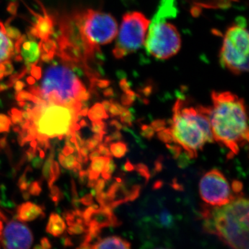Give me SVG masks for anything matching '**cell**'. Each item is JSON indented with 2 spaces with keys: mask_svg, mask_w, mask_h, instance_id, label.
Wrapping results in <instances>:
<instances>
[{
  "mask_svg": "<svg viewBox=\"0 0 249 249\" xmlns=\"http://www.w3.org/2000/svg\"><path fill=\"white\" fill-rule=\"evenodd\" d=\"M74 152V150L71 147L65 145L64 148L62 149V154L65 156H69L72 155Z\"/></svg>",
  "mask_w": 249,
  "mask_h": 249,
  "instance_id": "obj_50",
  "label": "cell"
},
{
  "mask_svg": "<svg viewBox=\"0 0 249 249\" xmlns=\"http://www.w3.org/2000/svg\"><path fill=\"white\" fill-rule=\"evenodd\" d=\"M111 157H98L93 159L88 171V177L89 180H97L100 174L103 171L106 163Z\"/></svg>",
  "mask_w": 249,
  "mask_h": 249,
  "instance_id": "obj_17",
  "label": "cell"
},
{
  "mask_svg": "<svg viewBox=\"0 0 249 249\" xmlns=\"http://www.w3.org/2000/svg\"><path fill=\"white\" fill-rule=\"evenodd\" d=\"M8 147L7 138L6 136L0 138V152L6 150Z\"/></svg>",
  "mask_w": 249,
  "mask_h": 249,
  "instance_id": "obj_47",
  "label": "cell"
},
{
  "mask_svg": "<svg viewBox=\"0 0 249 249\" xmlns=\"http://www.w3.org/2000/svg\"><path fill=\"white\" fill-rule=\"evenodd\" d=\"M78 176V181L81 185H85V183L88 182V180L89 179L88 170H80Z\"/></svg>",
  "mask_w": 249,
  "mask_h": 249,
  "instance_id": "obj_40",
  "label": "cell"
},
{
  "mask_svg": "<svg viewBox=\"0 0 249 249\" xmlns=\"http://www.w3.org/2000/svg\"><path fill=\"white\" fill-rule=\"evenodd\" d=\"M50 196L51 199L55 203V206H58L59 202L63 199L64 194L60 191V188L56 186H52L50 188Z\"/></svg>",
  "mask_w": 249,
  "mask_h": 249,
  "instance_id": "obj_23",
  "label": "cell"
},
{
  "mask_svg": "<svg viewBox=\"0 0 249 249\" xmlns=\"http://www.w3.org/2000/svg\"><path fill=\"white\" fill-rule=\"evenodd\" d=\"M199 194L205 203L212 206H224L234 197L229 181L217 169L211 170L201 178Z\"/></svg>",
  "mask_w": 249,
  "mask_h": 249,
  "instance_id": "obj_10",
  "label": "cell"
},
{
  "mask_svg": "<svg viewBox=\"0 0 249 249\" xmlns=\"http://www.w3.org/2000/svg\"><path fill=\"white\" fill-rule=\"evenodd\" d=\"M201 215L205 231L217 235L231 248L249 249V200L243 195L224 206L205 205Z\"/></svg>",
  "mask_w": 249,
  "mask_h": 249,
  "instance_id": "obj_2",
  "label": "cell"
},
{
  "mask_svg": "<svg viewBox=\"0 0 249 249\" xmlns=\"http://www.w3.org/2000/svg\"><path fill=\"white\" fill-rule=\"evenodd\" d=\"M150 125L155 132H160V131L164 129L166 127V121L163 120V119H158V120L152 122Z\"/></svg>",
  "mask_w": 249,
  "mask_h": 249,
  "instance_id": "obj_35",
  "label": "cell"
},
{
  "mask_svg": "<svg viewBox=\"0 0 249 249\" xmlns=\"http://www.w3.org/2000/svg\"><path fill=\"white\" fill-rule=\"evenodd\" d=\"M162 186H163V182L160 181H157L154 184L153 188L154 189H160V188H161Z\"/></svg>",
  "mask_w": 249,
  "mask_h": 249,
  "instance_id": "obj_57",
  "label": "cell"
},
{
  "mask_svg": "<svg viewBox=\"0 0 249 249\" xmlns=\"http://www.w3.org/2000/svg\"><path fill=\"white\" fill-rule=\"evenodd\" d=\"M0 241L4 249H27L32 245L34 236L26 224L11 221L7 222Z\"/></svg>",
  "mask_w": 249,
  "mask_h": 249,
  "instance_id": "obj_11",
  "label": "cell"
},
{
  "mask_svg": "<svg viewBox=\"0 0 249 249\" xmlns=\"http://www.w3.org/2000/svg\"><path fill=\"white\" fill-rule=\"evenodd\" d=\"M97 147V150L99 152L100 155H103V157H111V152L108 149L107 145H106L105 143H101V142Z\"/></svg>",
  "mask_w": 249,
  "mask_h": 249,
  "instance_id": "obj_39",
  "label": "cell"
},
{
  "mask_svg": "<svg viewBox=\"0 0 249 249\" xmlns=\"http://www.w3.org/2000/svg\"><path fill=\"white\" fill-rule=\"evenodd\" d=\"M116 165L114 163V160L109 159L107 163H106V166L103 168L102 173V177L105 180H109L111 178V175L115 171Z\"/></svg>",
  "mask_w": 249,
  "mask_h": 249,
  "instance_id": "obj_22",
  "label": "cell"
},
{
  "mask_svg": "<svg viewBox=\"0 0 249 249\" xmlns=\"http://www.w3.org/2000/svg\"><path fill=\"white\" fill-rule=\"evenodd\" d=\"M232 191H233L235 194H239V193L242 191L243 183L240 181H237V180H234L232 183Z\"/></svg>",
  "mask_w": 249,
  "mask_h": 249,
  "instance_id": "obj_43",
  "label": "cell"
},
{
  "mask_svg": "<svg viewBox=\"0 0 249 249\" xmlns=\"http://www.w3.org/2000/svg\"><path fill=\"white\" fill-rule=\"evenodd\" d=\"M211 98L207 115L214 141L237 155L249 138L245 101L229 91H213Z\"/></svg>",
  "mask_w": 249,
  "mask_h": 249,
  "instance_id": "obj_1",
  "label": "cell"
},
{
  "mask_svg": "<svg viewBox=\"0 0 249 249\" xmlns=\"http://www.w3.org/2000/svg\"><path fill=\"white\" fill-rule=\"evenodd\" d=\"M162 168H163V165H162L161 160H157L155 162V171L157 172V173H160V172L161 171Z\"/></svg>",
  "mask_w": 249,
  "mask_h": 249,
  "instance_id": "obj_52",
  "label": "cell"
},
{
  "mask_svg": "<svg viewBox=\"0 0 249 249\" xmlns=\"http://www.w3.org/2000/svg\"><path fill=\"white\" fill-rule=\"evenodd\" d=\"M105 186H106V180L104 178H100L96 182L95 184L94 189L96 191V194L101 193L104 189Z\"/></svg>",
  "mask_w": 249,
  "mask_h": 249,
  "instance_id": "obj_42",
  "label": "cell"
},
{
  "mask_svg": "<svg viewBox=\"0 0 249 249\" xmlns=\"http://www.w3.org/2000/svg\"><path fill=\"white\" fill-rule=\"evenodd\" d=\"M22 55L28 63H34L40 57V47L35 42H28L22 46Z\"/></svg>",
  "mask_w": 249,
  "mask_h": 249,
  "instance_id": "obj_16",
  "label": "cell"
},
{
  "mask_svg": "<svg viewBox=\"0 0 249 249\" xmlns=\"http://www.w3.org/2000/svg\"><path fill=\"white\" fill-rule=\"evenodd\" d=\"M66 229V224L58 214L52 213L49 217V222L46 228V231L51 235L58 237L61 235Z\"/></svg>",
  "mask_w": 249,
  "mask_h": 249,
  "instance_id": "obj_15",
  "label": "cell"
},
{
  "mask_svg": "<svg viewBox=\"0 0 249 249\" xmlns=\"http://www.w3.org/2000/svg\"><path fill=\"white\" fill-rule=\"evenodd\" d=\"M167 148L169 150V151L171 152L172 155L173 156V158L175 160H178L179 155H181V152H182V148L181 146L178 145V144H166Z\"/></svg>",
  "mask_w": 249,
  "mask_h": 249,
  "instance_id": "obj_33",
  "label": "cell"
},
{
  "mask_svg": "<svg viewBox=\"0 0 249 249\" xmlns=\"http://www.w3.org/2000/svg\"><path fill=\"white\" fill-rule=\"evenodd\" d=\"M60 175V168L59 166L58 162L53 160L52 164V168H51V176L49 178L48 182L49 188L53 186V183L55 182Z\"/></svg>",
  "mask_w": 249,
  "mask_h": 249,
  "instance_id": "obj_20",
  "label": "cell"
},
{
  "mask_svg": "<svg viewBox=\"0 0 249 249\" xmlns=\"http://www.w3.org/2000/svg\"><path fill=\"white\" fill-rule=\"evenodd\" d=\"M80 37L88 53L115 40L119 24L111 14L89 9L78 17Z\"/></svg>",
  "mask_w": 249,
  "mask_h": 249,
  "instance_id": "obj_5",
  "label": "cell"
},
{
  "mask_svg": "<svg viewBox=\"0 0 249 249\" xmlns=\"http://www.w3.org/2000/svg\"><path fill=\"white\" fill-rule=\"evenodd\" d=\"M88 115L91 121H102L103 119H107L109 118L104 107L100 103H96L88 110Z\"/></svg>",
  "mask_w": 249,
  "mask_h": 249,
  "instance_id": "obj_18",
  "label": "cell"
},
{
  "mask_svg": "<svg viewBox=\"0 0 249 249\" xmlns=\"http://www.w3.org/2000/svg\"><path fill=\"white\" fill-rule=\"evenodd\" d=\"M31 164H32V166L34 167L36 169H40L41 166H42V164H43V160L41 159L40 157H34L32 160H31Z\"/></svg>",
  "mask_w": 249,
  "mask_h": 249,
  "instance_id": "obj_45",
  "label": "cell"
},
{
  "mask_svg": "<svg viewBox=\"0 0 249 249\" xmlns=\"http://www.w3.org/2000/svg\"><path fill=\"white\" fill-rule=\"evenodd\" d=\"M34 249H41L42 248V247H41V246H40V245H36V246H35V247H34Z\"/></svg>",
  "mask_w": 249,
  "mask_h": 249,
  "instance_id": "obj_64",
  "label": "cell"
},
{
  "mask_svg": "<svg viewBox=\"0 0 249 249\" xmlns=\"http://www.w3.org/2000/svg\"><path fill=\"white\" fill-rule=\"evenodd\" d=\"M91 130L95 134H107L106 124L102 121H92Z\"/></svg>",
  "mask_w": 249,
  "mask_h": 249,
  "instance_id": "obj_28",
  "label": "cell"
},
{
  "mask_svg": "<svg viewBox=\"0 0 249 249\" xmlns=\"http://www.w3.org/2000/svg\"><path fill=\"white\" fill-rule=\"evenodd\" d=\"M206 107L188 106L182 99H178L173 107L170 127L174 142L184 149L190 158L197 157L206 142H214Z\"/></svg>",
  "mask_w": 249,
  "mask_h": 249,
  "instance_id": "obj_3",
  "label": "cell"
},
{
  "mask_svg": "<svg viewBox=\"0 0 249 249\" xmlns=\"http://www.w3.org/2000/svg\"><path fill=\"white\" fill-rule=\"evenodd\" d=\"M79 125H80V127H87V126H88V124L86 121L82 120V121H80Z\"/></svg>",
  "mask_w": 249,
  "mask_h": 249,
  "instance_id": "obj_61",
  "label": "cell"
},
{
  "mask_svg": "<svg viewBox=\"0 0 249 249\" xmlns=\"http://www.w3.org/2000/svg\"><path fill=\"white\" fill-rule=\"evenodd\" d=\"M111 126H113V127H115L117 130H121V129H123L122 124H121L120 122L116 120H113L110 121Z\"/></svg>",
  "mask_w": 249,
  "mask_h": 249,
  "instance_id": "obj_51",
  "label": "cell"
},
{
  "mask_svg": "<svg viewBox=\"0 0 249 249\" xmlns=\"http://www.w3.org/2000/svg\"><path fill=\"white\" fill-rule=\"evenodd\" d=\"M122 139V134L119 132V130L116 131V132H113L111 135L108 136L105 139V144L107 145V144L110 143L113 141L120 140Z\"/></svg>",
  "mask_w": 249,
  "mask_h": 249,
  "instance_id": "obj_37",
  "label": "cell"
},
{
  "mask_svg": "<svg viewBox=\"0 0 249 249\" xmlns=\"http://www.w3.org/2000/svg\"><path fill=\"white\" fill-rule=\"evenodd\" d=\"M121 121L123 124H127L129 126L132 125V121H133V116L130 114V112L127 109H124L120 114Z\"/></svg>",
  "mask_w": 249,
  "mask_h": 249,
  "instance_id": "obj_34",
  "label": "cell"
},
{
  "mask_svg": "<svg viewBox=\"0 0 249 249\" xmlns=\"http://www.w3.org/2000/svg\"><path fill=\"white\" fill-rule=\"evenodd\" d=\"M76 161V158L74 155H69L68 157H65V168L69 170L73 169L75 163Z\"/></svg>",
  "mask_w": 249,
  "mask_h": 249,
  "instance_id": "obj_36",
  "label": "cell"
},
{
  "mask_svg": "<svg viewBox=\"0 0 249 249\" xmlns=\"http://www.w3.org/2000/svg\"><path fill=\"white\" fill-rule=\"evenodd\" d=\"M173 187L175 190H178V191H182L183 190L182 186L178 183H173Z\"/></svg>",
  "mask_w": 249,
  "mask_h": 249,
  "instance_id": "obj_59",
  "label": "cell"
},
{
  "mask_svg": "<svg viewBox=\"0 0 249 249\" xmlns=\"http://www.w3.org/2000/svg\"><path fill=\"white\" fill-rule=\"evenodd\" d=\"M96 180H89V181H88V186L89 187V188H94L95 184H96Z\"/></svg>",
  "mask_w": 249,
  "mask_h": 249,
  "instance_id": "obj_60",
  "label": "cell"
},
{
  "mask_svg": "<svg viewBox=\"0 0 249 249\" xmlns=\"http://www.w3.org/2000/svg\"><path fill=\"white\" fill-rule=\"evenodd\" d=\"M43 206H37L34 203L26 202L18 206L15 219L20 222H31L39 217H45Z\"/></svg>",
  "mask_w": 249,
  "mask_h": 249,
  "instance_id": "obj_12",
  "label": "cell"
},
{
  "mask_svg": "<svg viewBox=\"0 0 249 249\" xmlns=\"http://www.w3.org/2000/svg\"><path fill=\"white\" fill-rule=\"evenodd\" d=\"M110 150L111 155L116 158H121L127 152V144L122 142H114L110 145Z\"/></svg>",
  "mask_w": 249,
  "mask_h": 249,
  "instance_id": "obj_19",
  "label": "cell"
},
{
  "mask_svg": "<svg viewBox=\"0 0 249 249\" xmlns=\"http://www.w3.org/2000/svg\"><path fill=\"white\" fill-rule=\"evenodd\" d=\"M10 119L11 123L14 124H19L23 121L22 115V111L18 110V109L14 108L9 111Z\"/></svg>",
  "mask_w": 249,
  "mask_h": 249,
  "instance_id": "obj_29",
  "label": "cell"
},
{
  "mask_svg": "<svg viewBox=\"0 0 249 249\" xmlns=\"http://www.w3.org/2000/svg\"><path fill=\"white\" fill-rule=\"evenodd\" d=\"M0 220L2 221V222H8V218L6 217V214L2 212V211L0 210Z\"/></svg>",
  "mask_w": 249,
  "mask_h": 249,
  "instance_id": "obj_56",
  "label": "cell"
},
{
  "mask_svg": "<svg viewBox=\"0 0 249 249\" xmlns=\"http://www.w3.org/2000/svg\"><path fill=\"white\" fill-rule=\"evenodd\" d=\"M131 245L127 241L118 236H111L107 238L99 239L91 249H130Z\"/></svg>",
  "mask_w": 249,
  "mask_h": 249,
  "instance_id": "obj_14",
  "label": "cell"
},
{
  "mask_svg": "<svg viewBox=\"0 0 249 249\" xmlns=\"http://www.w3.org/2000/svg\"><path fill=\"white\" fill-rule=\"evenodd\" d=\"M80 203L85 206H89L93 203V196L91 194H88L80 199Z\"/></svg>",
  "mask_w": 249,
  "mask_h": 249,
  "instance_id": "obj_44",
  "label": "cell"
},
{
  "mask_svg": "<svg viewBox=\"0 0 249 249\" xmlns=\"http://www.w3.org/2000/svg\"><path fill=\"white\" fill-rule=\"evenodd\" d=\"M89 155V157H89V160H93V159L96 158V157H100L101 155H100L99 152H98L97 149H95Z\"/></svg>",
  "mask_w": 249,
  "mask_h": 249,
  "instance_id": "obj_53",
  "label": "cell"
},
{
  "mask_svg": "<svg viewBox=\"0 0 249 249\" xmlns=\"http://www.w3.org/2000/svg\"><path fill=\"white\" fill-rule=\"evenodd\" d=\"M155 131L151 127V125H147V124H142V132L141 134L144 138L149 139H152L155 135Z\"/></svg>",
  "mask_w": 249,
  "mask_h": 249,
  "instance_id": "obj_32",
  "label": "cell"
},
{
  "mask_svg": "<svg viewBox=\"0 0 249 249\" xmlns=\"http://www.w3.org/2000/svg\"><path fill=\"white\" fill-rule=\"evenodd\" d=\"M58 160L59 161H60V164H61L62 168H65V156L63 155L62 153L59 154L58 156Z\"/></svg>",
  "mask_w": 249,
  "mask_h": 249,
  "instance_id": "obj_55",
  "label": "cell"
},
{
  "mask_svg": "<svg viewBox=\"0 0 249 249\" xmlns=\"http://www.w3.org/2000/svg\"><path fill=\"white\" fill-rule=\"evenodd\" d=\"M41 116L37 124V132L49 139L65 136L72 124H76L83 117L79 110L61 105L47 102L41 103Z\"/></svg>",
  "mask_w": 249,
  "mask_h": 249,
  "instance_id": "obj_9",
  "label": "cell"
},
{
  "mask_svg": "<svg viewBox=\"0 0 249 249\" xmlns=\"http://www.w3.org/2000/svg\"><path fill=\"white\" fill-rule=\"evenodd\" d=\"M36 155H37V149L33 148L32 147H31L26 152L24 157H25L27 161L30 162L34 157H36Z\"/></svg>",
  "mask_w": 249,
  "mask_h": 249,
  "instance_id": "obj_41",
  "label": "cell"
},
{
  "mask_svg": "<svg viewBox=\"0 0 249 249\" xmlns=\"http://www.w3.org/2000/svg\"><path fill=\"white\" fill-rule=\"evenodd\" d=\"M141 186L138 185L134 186L129 191H127L124 199V202L129 201H134L139 197L140 195Z\"/></svg>",
  "mask_w": 249,
  "mask_h": 249,
  "instance_id": "obj_27",
  "label": "cell"
},
{
  "mask_svg": "<svg viewBox=\"0 0 249 249\" xmlns=\"http://www.w3.org/2000/svg\"><path fill=\"white\" fill-rule=\"evenodd\" d=\"M160 222L162 225L165 227H171L173 223V217L169 211L167 209H163L160 214Z\"/></svg>",
  "mask_w": 249,
  "mask_h": 249,
  "instance_id": "obj_25",
  "label": "cell"
},
{
  "mask_svg": "<svg viewBox=\"0 0 249 249\" xmlns=\"http://www.w3.org/2000/svg\"><path fill=\"white\" fill-rule=\"evenodd\" d=\"M134 168L138 172L139 175H142V178H145L146 182L149 181L150 178V174L146 165L142 164V163H139V164L134 167Z\"/></svg>",
  "mask_w": 249,
  "mask_h": 249,
  "instance_id": "obj_31",
  "label": "cell"
},
{
  "mask_svg": "<svg viewBox=\"0 0 249 249\" xmlns=\"http://www.w3.org/2000/svg\"><path fill=\"white\" fill-rule=\"evenodd\" d=\"M31 91L46 102L79 111L82 102L89 98V93L76 73L64 65H51L46 69L39 88Z\"/></svg>",
  "mask_w": 249,
  "mask_h": 249,
  "instance_id": "obj_4",
  "label": "cell"
},
{
  "mask_svg": "<svg viewBox=\"0 0 249 249\" xmlns=\"http://www.w3.org/2000/svg\"><path fill=\"white\" fill-rule=\"evenodd\" d=\"M71 199H78V191H77L76 183H75L74 180L71 179Z\"/></svg>",
  "mask_w": 249,
  "mask_h": 249,
  "instance_id": "obj_46",
  "label": "cell"
},
{
  "mask_svg": "<svg viewBox=\"0 0 249 249\" xmlns=\"http://www.w3.org/2000/svg\"><path fill=\"white\" fill-rule=\"evenodd\" d=\"M124 168H125V170H127V171L130 172L132 171V170L134 169V166L130 163L129 160H127V161L126 162L125 164H124Z\"/></svg>",
  "mask_w": 249,
  "mask_h": 249,
  "instance_id": "obj_54",
  "label": "cell"
},
{
  "mask_svg": "<svg viewBox=\"0 0 249 249\" xmlns=\"http://www.w3.org/2000/svg\"><path fill=\"white\" fill-rule=\"evenodd\" d=\"M157 137L161 142H165V144L172 143L174 142V138L173 134H172L171 130L169 128H165L163 130L158 132Z\"/></svg>",
  "mask_w": 249,
  "mask_h": 249,
  "instance_id": "obj_24",
  "label": "cell"
},
{
  "mask_svg": "<svg viewBox=\"0 0 249 249\" xmlns=\"http://www.w3.org/2000/svg\"><path fill=\"white\" fill-rule=\"evenodd\" d=\"M249 37L245 19H239L226 31L220 51L222 66L236 75L249 70Z\"/></svg>",
  "mask_w": 249,
  "mask_h": 249,
  "instance_id": "obj_6",
  "label": "cell"
},
{
  "mask_svg": "<svg viewBox=\"0 0 249 249\" xmlns=\"http://www.w3.org/2000/svg\"><path fill=\"white\" fill-rule=\"evenodd\" d=\"M60 242H61L62 245L65 247H71V246H73V242H72L70 237H62Z\"/></svg>",
  "mask_w": 249,
  "mask_h": 249,
  "instance_id": "obj_48",
  "label": "cell"
},
{
  "mask_svg": "<svg viewBox=\"0 0 249 249\" xmlns=\"http://www.w3.org/2000/svg\"><path fill=\"white\" fill-rule=\"evenodd\" d=\"M31 147L36 149V147H37V141L36 139H34V140L31 141Z\"/></svg>",
  "mask_w": 249,
  "mask_h": 249,
  "instance_id": "obj_62",
  "label": "cell"
},
{
  "mask_svg": "<svg viewBox=\"0 0 249 249\" xmlns=\"http://www.w3.org/2000/svg\"><path fill=\"white\" fill-rule=\"evenodd\" d=\"M13 41L3 28H0V65L9 61L14 53Z\"/></svg>",
  "mask_w": 249,
  "mask_h": 249,
  "instance_id": "obj_13",
  "label": "cell"
},
{
  "mask_svg": "<svg viewBox=\"0 0 249 249\" xmlns=\"http://www.w3.org/2000/svg\"><path fill=\"white\" fill-rule=\"evenodd\" d=\"M28 190H29L28 192H29L31 196H40L41 192H42L40 181H34V182L31 183L29 188H28Z\"/></svg>",
  "mask_w": 249,
  "mask_h": 249,
  "instance_id": "obj_30",
  "label": "cell"
},
{
  "mask_svg": "<svg viewBox=\"0 0 249 249\" xmlns=\"http://www.w3.org/2000/svg\"><path fill=\"white\" fill-rule=\"evenodd\" d=\"M41 247L42 249H48L52 248V245L47 237H43L40 241Z\"/></svg>",
  "mask_w": 249,
  "mask_h": 249,
  "instance_id": "obj_49",
  "label": "cell"
},
{
  "mask_svg": "<svg viewBox=\"0 0 249 249\" xmlns=\"http://www.w3.org/2000/svg\"><path fill=\"white\" fill-rule=\"evenodd\" d=\"M12 124L11 119L5 114H0V133L9 132Z\"/></svg>",
  "mask_w": 249,
  "mask_h": 249,
  "instance_id": "obj_26",
  "label": "cell"
},
{
  "mask_svg": "<svg viewBox=\"0 0 249 249\" xmlns=\"http://www.w3.org/2000/svg\"><path fill=\"white\" fill-rule=\"evenodd\" d=\"M22 196L24 198V200H28L30 198L31 195L29 194V192H27L26 191H22Z\"/></svg>",
  "mask_w": 249,
  "mask_h": 249,
  "instance_id": "obj_58",
  "label": "cell"
},
{
  "mask_svg": "<svg viewBox=\"0 0 249 249\" xmlns=\"http://www.w3.org/2000/svg\"><path fill=\"white\" fill-rule=\"evenodd\" d=\"M3 226L2 223L0 221V239H1V234H2Z\"/></svg>",
  "mask_w": 249,
  "mask_h": 249,
  "instance_id": "obj_63",
  "label": "cell"
},
{
  "mask_svg": "<svg viewBox=\"0 0 249 249\" xmlns=\"http://www.w3.org/2000/svg\"><path fill=\"white\" fill-rule=\"evenodd\" d=\"M156 16L150 22L145 39V48L150 55L159 60H167L177 55L181 47V38L177 27Z\"/></svg>",
  "mask_w": 249,
  "mask_h": 249,
  "instance_id": "obj_8",
  "label": "cell"
},
{
  "mask_svg": "<svg viewBox=\"0 0 249 249\" xmlns=\"http://www.w3.org/2000/svg\"><path fill=\"white\" fill-rule=\"evenodd\" d=\"M150 22L145 15L138 11L124 14L115 39L113 49L114 57L124 58L143 46Z\"/></svg>",
  "mask_w": 249,
  "mask_h": 249,
  "instance_id": "obj_7",
  "label": "cell"
},
{
  "mask_svg": "<svg viewBox=\"0 0 249 249\" xmlns=\"http://www.w3.org/2000/svg\"><path fill=\"white\" fill-rule=\"evenodd\" d=\"M178 159V167L183 168H186L187 165H188V160L191 158H190L189 156H188V154L186 152V153L182 154V155L181 154Z\"/></svg>",
  "mask_w": 249,
  "mask_h": 249,
  "instance_id": "obj_38",
  "label": "cell"
},
{
  "mask_svg": "<svg viewBox=\"0 0 249 249\" xmlns=\"http://www.w3.org/2000/svg\"><path fill=\"white\" fill-rule=\"evenodd\" d=\"M87 229L88 227L85 223H75L70 226L67 229V232L70 235H80L86 232Z\"/></svg>",
  "mask_w": 249,
  "mask_h": 249,
  "instance_id": "obj_21",
  "label": "cell"
}]
</instances>
